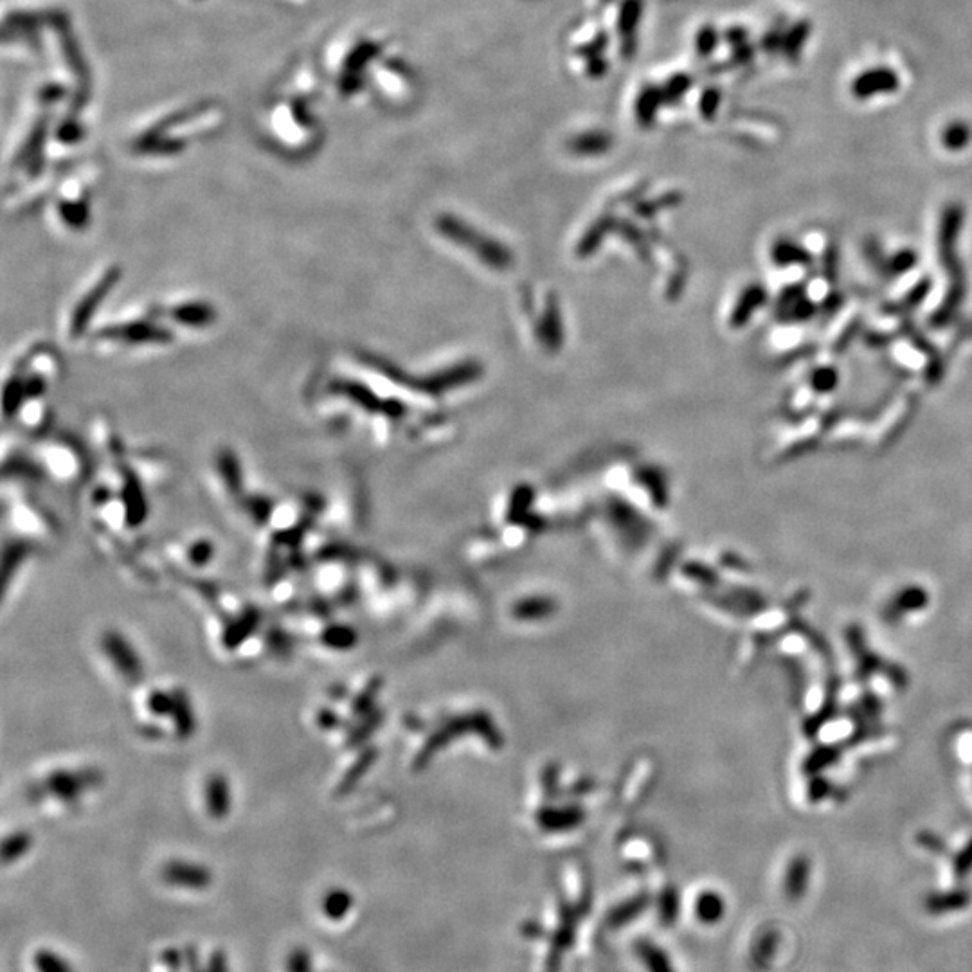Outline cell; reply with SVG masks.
<instances>
[{
	"instance_id": "8fae6325",
	"label": "cell",
	"mask_w": 972,
	"mask_h": 972,
	"mask_svg": "<svg viewBox=\"0 0 972 972\" xmlns=\"http://www.w3.org/2000/svg\"><path fill=\"white\" fill-rule=\"evenodd\" d=\"M810 872H812V868H810L809 859H805V857L792 859L789 868H787V873H785V881H783L785 897L791 902H800L807 895L810 886Z\"/></svg>"
},
{
	"instance_id": "5bb4252c",
	"label": "cell",
	"mask_w": 972,
	"mask_h": 972,
	"mask_svg": "<svg viewBox=\"0 0 972 972\" xmlns=\"http://www.w3.org/2000/svg\"><path fill=\"white\" fill-rule=\"evenodd\" d=\"M285 972H317L310 947L294 945L285 956Z\"/></svg>"
},
{
	"instance_id": "7c38bea8",
	"label": "cell",
	"mask_w": 972,
	"mask_h": 972,
	"mask_svg": "<svg viewBox=\"0 0 972 972\" xmlns=\"http://www.w3.org/2000/svg\"><path fill=\"white\" fill-rule=\"evenodd\" d=\"M33 972H76V965L67 954L51 945L36 947L31 954Z\"/></svg>"
},
{
	"instance_id": "2e32d148",
	"label": "cell",
	"mask_w": 972,
	"mask_h": 972,
	"mask_svg": "<svg viewBox=\"0 0 972 972\" xmlns=\"http://www.w3.org/2000/svg\"><path fill=\"white\" fill-rule=\"evenodd\" d=\"M724 911H726L724 900L715 897V895H708L706 899L702 900L701 908H699L704 924H717L720 918L724 917Z\"/></svg>"
},
{
	"instance_id": "e0dca14e",
	"label": "cell",
	"mask_w": 972,
	"mask_h": 972,
	"mask_svg": "<svg viewBox=\"0 0 972 972\" xmlns=\"http://www.w3.org/2000/svg\"><path fill=\"white\" fill-rule=\"evenodd\" d=\"M954 868H956V875H960V877H963V875H967V873L971 872L972 846L971 848H967V850H965L963 854L958 855V859H956V864H954Z\"/></svg>"
},
{
	"instance_id": "30bf717a",
	"label": "cell",
	"mask_w": 972,
	"mask_h": 972,
	"mask_svg": "<svg viewBox=\"0 0 972 972\" xmlns=\"http://www.w3.org/2000/svg\"><path fill=\"white\" fill-rule=\"evenodd\" d=\"M971 900L972 893L965 888L935 891V893H929L924 899V909L933 917H944V915H953V913L969 908Z\"/></svg>"
},
{
	"instance_id": "8992f818",
	"label": "cell",
	"mask_w": 972,
	"mask_h": 972,
	"mask_svg": "<svg viewBox=\"0 0 972 972\" xmlns=\"http://www.w3.org/2000/svg\"><path fill=\"white\" fill-rule=\"evenodd\" d=\"M162 882L173 890L206 891L213 886V873L204 864L188 859H171L162 868Z\"/></svg>"
},
{
	"instance_id": "9a60e30c",
	"label": "cell",
	"mask_w": 972,
	"mask_h": 972,
	"mask_svg": "<svg viewBox=\"0 0 972 972\" xmlns=\"http://www.w3.org/2000/svg\"><path fill=\"white\" fill-rule=\"evenodd\" d=\"M972 137V128L969 123H963V121H954L951 125L945 126L944 134H942V141H944L947 148L951 150H960L963 146H967Z\"/></svg>"
},
{
	"instance_id": "277c9868",
	"label": "cell",
	"mask_w": 972,
	"mask_h": 972,
	"mask_svg": "<svg viewBox=\"0 0 972 972\" xmlns=\"http://www.w3.org/2000/svg\"><path fill=\"white\" fill-rule=\"evenodd\" d=\"M161 314L173 324V330L202 332L216 323L215 306L202 299H182L168 306H161Z\"/></svg>"
},
{
	"instance_id": "52a82bcc",
	"label": "cell",
	"mask_w": 972,
	"mask_h": 972,
	"mask_svg": "<svg viewBox=\"0 0 972 972\" xmlns=\"http://www.w3.org/2000/svg\"><path fill=\"white\" fill-rule=\"evenodd\" d=\"M900 87L899 74L890 67H873L861 72L852 83V94L857 99H870L873 96L897 92Z\"/></svg>"
},
{
	"instance_id": "ba28073f",
	"label": "cell",
	"mask_w": 972,
	"mask_h": 972,
	"mask_svg": "<svg viewBox=\"0 0 972 972\" xmlns=\"http://www.w3.org/2000/svg\"><path fill=\"white\" fill-rule=\"evenodd\" d=\"M782 933L774 926H765L751 945V967L756 972H769L780 954Z\"/></svg>"
},
{
	"instance_id": "7a4b0ae2",
	"label": "cell",
	"mask_w": 972,
	"mask_h": 972,
	"mask_svg": "<svg viewBox=\"0 0 972 972\" xmlns=\"http://www.w3.org/2000/svg\"><path fill=\"white\" fill-rule=\"evenodd\" d=\"M119 278H121V269L117 265H112L101 270L96 278L90 279L89 285L83 288L80 296L74 299V305H71L65 317L63 333L67 341H80L83 337H87L94 315L98 312L99 306L103 305L108 294L114 290V285H117Z\"/></svg>"
},
{
	"instance_id": "9c48e42d",
	"label": "cell",
	"mask_w": 972,
	"mask_h": 972,
	"mask_svg": "<svg viewBox=\"0 0 972 972\" xmlns=\"http://www.w3.org/2000/svg\"><path fill=\"white\" fill-rule=\"evenodd\" d=\"M353 908H355V897L348 888L342 886L328 888L319 900L321 917L333 926L344 924V920H348L353 913Z\"/></svg>"
},
{
	"instance_id": "5b68a950",
	"label": "cell",
	"mask_w": 972,
	"mask_h": 972,
	"mask_svg": "<svg viewBox=\"0 0 972 972\" xmlns=\"http://www.w3.org/2000/svg\"><path fill=\"white\" fill-rule=\"evenodd\" d=\"M38 459L44 463L45 468L54 474V477H62L65 481H71L80 474L83 467V454L69 440L45 441L38 450Z\"/></svg>"
},
{
	"instance_id": "3957f363",
	"label": "cell",
	"mask_w": 972,
	"mask_h": 972,
	"mask_svg": "<svg viewBox=\"0 0 972 972\" xmlns=\"http://www.w3.org/2000/svg\"><path fill=\"white\" fill-rule=\"evenodd\" d=\"M54 218L56 222L67 229L69 233L83 231L90 220V180L89 175L81 179L76 173L74 177L63 179L56 191L53 202Z\"/></svg>"
},
{
	"instance_id": "6da1fadb",
	"label": "cell",
	"mask_w": 972,
	"mask_h": 972,
	"mask_svg": "<svg viewBox=\"0 0 972 972\" xmlns=\"http://www.w3.org/2000/svg\"><path fill=\"white\" fill-rule=\"evenodd\" d=\"M161 306L146 308L143 314L125 315L107 324L92 339L99 351L135 350V348H161L175 342L177 332L162 323Z\"/></svg>"
},
{
	"instance_id": "4fadbf2b",
	"label": "cell",
	"mask_w": 972,
	"mask_h": 972,
	"mask_svg": "<svg viewBox=\"0 0 972 972\" xmlns=\"http://www.w3.org/2000/svg\"><path fill=\"white\" fill-rule=\"evenodd\" d=\"M809 35V22H798L796 26L792 27L791 33L783 38V51H785L787 58H789L791 62H798L801 51H803V47H805V42L809 40Z\"/></svg>"
}]
</instances>
